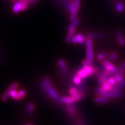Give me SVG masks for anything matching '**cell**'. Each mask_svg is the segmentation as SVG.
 I'll use <instances>...</instances> for the list:
<instances>
[{"label": "cell", "mask_w": 125, "mask_h": 125, "mask_svg": "<svg viewBox=\"0 0 125 125\" xmlns=\"http://www.w3.org/2000/svg\"><path fill=\"white\" fill-rule=\"evenodd\" d=\"M86 59L92 62L94 60L93 42L92 38L89 37H87L86 40Z\"/></svg>", "instance_id": "1"}, {"label": "cell", "mask_w": 125, "mask_h": 125, "mask_svg": "<svg viewBox=\"0 0 125 125\" xmlns=\"http://www.w3.org/2000/svg\"><path fill=\"white\" fill-rule=\"evenodd\" d=\"M43 81L46 83L47 86V89H48V94L49 96L51 97L53 99L56 100L57 99L59 98V95L57 94V92L54 90L53 87L52 85V83L51 82V81H50V79L47 76H45L43 78Z\"/></svg>", "instance_id": "2"}, {"label": "cell", "mask_w": 125, "mask_h": 125, "mask_svg": "<svg viewBox=\"0 0 125 125\" xmlns=\"http://www.w3.org/2000/svg\"><path fill=\"white\" fill-rule=\"evenodd\" d=\"M112 86H112L109 83H108V81H107V82L103 83L102 85H101L99 88L97 89L96 90V93L97 94L100 95L102 93L110 91L112 88Z\"/></svg>", "instance_id": "3"}, {"label": "cell", "mask_w": 125, "mask_h": 125, "mask_svg": "<svg viewBox=\"0 0 125 125\" xmlns=\"http://www.w3.org/2000/svg\"><path fill=\"white\" fill-rule=\"evenodd\" d=\"M64 108L65 111L69 114L70 116H74L77 114V108L74 104V103L67 104Z\"/></svg>", "instance_id": "4"}, {"label": "cell", "mask_w": 125, "mask_h": 125, "mask_svg": "<svg viewBox=\"0 0 125 125\" xmlns=\"http://www.w3.org/2000/svg\"><path fill=\"white\" fill-rule=\"evenodd\" d=\"M104 97H106L107 98H119L122 97L123 96V93L121 92H114V91H109L105 93H102L100 95Z\"/></svg>", "instance_id": "5"}, {"label": "cell", "mask_w": 125, "mask_h": 125, "mask_svg": "<svg viewBox=\"0 0 125 125\" xmlns=\"http://www.w3.org/2000/svg\"><path fill=\"white\" fill-rule=\"evenodd\" d=\"M71 42L73 43H77V44H83L86 43V40L83 35V34L78 33L76 35H74L71 39Z\"/></svg>", "instance_id": "6"}, {"label": "cell", "mask_w": 125, "mask_h": 125, "mask_svg": "<svg viewBox=\"0 0 125 125\" xmlns=\"http://www.w3.org/2000/svg\"><path fill=\"white\" fill-rule=\"evenodd\" d=\"M102 65L104 68L106 69L109 70V71H111L113 74H116L118 71V69H116V67L112 64L111 62H110L109 61L107 60H104L102 62Z\"/></svg>", "instance_id": "7"}, {"label": "cell", "mask_w": 125, "mask_h": 125, "mask_svg": "<svg viewBox=\"0 0 125 125\" xmlns=\"http://www.w3.org/2000/svg\"><path fill=\"white\" fill-rule=\"evenodd\" d=\"M76 75L80 76V77L82 78L83 79H87V78L89 76V75L87 71L85 69V68H84L83 67H82V68H81L80 70H78L76 73Z\"/></svg>", "instance_id": "8"}, {"label": "cell", "mask_w": 125, "mask_h": 125, "mask_svg": "<svg viewBox=\"0 0 125 125\" xmlns=\"http://www.w3.org/2000/svg\"><path fill=\"white\" fill-rule=\"evenodd\" d=\"M117 37H118V40L119 44L121 46H123L125 45V40L124 38V35H123V32L121 31H117Z\"/></svg>", "instance_id": "9"}, {"label": "cell", "mask_w": 125, "mask_h": 125, "mask_svg": "<svg viewBox=\"0 0 125 125\" xmlns=\"http://www.w3.org/2000/svg\"><path fill=\"white\" fill-rule=\"evenodd\" d=\"M21 2L20 1H18L14 4L13 7H12V11L15 13H18L21 11Z\"/></svg>", "instance_id": "10"}, {"label": "cell", "mask_w": 125, "mask_h": 125, "mask_svg": "<svg viewBox=\"0 0 125 125\" xmlns=\"http://www.w3.org/2000/svg\"><path fill=\"white\" fill-rule=\"evenodd\" d=\"M75 32H76V30L75 29L71 30L68 31V34H67L66 37H65V42L67 43H70V42H71V39L73 38V37L74 36L75 34Z\"/></svg>", "instance_id": "11"}, {"label": "cell", "mask_w": 125, "mask_h": 125, "mask_svg": "<svg viewBox=\"0 0 125 125\" xmlns=\"http://www.w3.org/2000/svg\"><path fill=\"white\" fill-rule=\"evenodd\" d=\"M79 22H80V20H79V19L78 18H76L73 20H72L71 24H70L68 27V30L70 31L71 30L75 29L76 27L79 24Z\"/></svg>", "instance_id": "12"}, {"label": "cell", "mask_w": 125, "mask_h": 125, "mask_svg": "<svg viewBox=\"0 0 125 125\" xmlns=\"http://www.w3.org/2000/svg\"><path fill=\"white\" fill-rule=\"evenodd\" d=\"M10 97L15 100H21L19 93L16 90H12L10 91Z\"/></svg>", "instance_id": "13"}, {"label": "cell", "mask_w": 125, "mask_h": 125, "mask_svg": "<svg viewBox=\"0 0 125 125\" xmlns=\"http://www.w3.org/2000/svg\"><path fill=\"white\" fill-rule=\"evenodd\" d=\"M34 109H35V105L32 103H29L26 108V113L27 115H31L33 114Z\"/></svg>", "instance_id": "14"}, {"label": "cell", "mask_w": 125, "mask_h": 125, "mask_svg": "<svg viewBox=\"0 0 125 125\" xmlns=\"http://www.w3.org/2000/svg\"><path fill=\"white\" fill-rule=\"evenodd\" d=\"M94 101L95 102L98 103V104H104V103H108V99L107 98L100 96V97H96L95 98Z\"/></svg>", "instance_id": "15"}, {"label": "cell", "mask_w": 125, "mask_h": 125, "mask_svg": "<svg viewBox=\"0 0 125 125\" xmlns=\"http://www.w3.org/2000/svg\"><path fill=\"white\" fill-rule=\"evenodd\" d=\"M87 37H89L90 38H102L104 37V35L101 33L91 32L87 34Z\"/></svg>", "instance_id": "16"}, {"label": "cell", "mask_w": 125, "mask_h": 125, "mask_svg": "<svg viewBox=\"0 0 125 125\" xmlns=\"http://www.w3.org/2000/svg\"><path fill=\"white\" fill-rule=\"evenodd\" d=\"M9 97H10V91L7 89L5 90V92L3 93L2 96H1V99L3 101H6L8 100Z\"/></svg>", "instance_id": "17"}, {"label": "cell", "mask_w": 125, "mask_h": 125, "mask_svg": "<svg viewBox=\"0 0 125 125\" xmlns=\"http://www.w3.org/2000/svg\"><path fill=\"white\" fill-rule=\"evenodd\" d=\"M40 85L41 88L43 92L46 94H48V89H47V86L44 82V81H40Z\"/></svg>", "instance_id": "18"}, {"label": "cell", "mask_w": 125, "mask_h": 125, "mask_svg": "<svg viewBox=\"0 0 125 125\" xmlns=\"http://www.w3.org/2000/svg\"><path fill=\"white\" fill-rule=\"evenodd\" d=\"M82 79H83L82 78H81L79 76L76 75L75 76H74V77H73V82H74L75 85H79V84L82 83Z\"/></svg>", "instance_id": "19"}, {"label": "cell", "mask_w": 125, "mask_h": 125, "mask_svg": "<svg viewBox=\"0 0 125 125\" xmlns=\"http://www.w3.org/2000/svg\"><path fill=\"white\" fill-rule=\"evenodd\" d=\"M19 83L18 82H14L13 83H12L11 85L9 86L8 87L7 89L9 90V91H10V90H16L19 87Z\"/></svg>", "instance_id": "20"}, {"label": "cell", "mask_w": 125, "mask_h": 125, "mask_svg": "<svg viewBox=\"0 0 125 125\" xmlns=\"http://www.w3.org/2000/svg\"><path fill=\"white\" fill-rule=\"evenodd\" d=\"M57 63H58V65L60 67V68H63V69L67 68V64L66 62L62 59H59L58 62H57Z\"/></svg>", "instance_id": "21"}, {"label": "cell", "mask_w": 125, "mask_h": 125, "mask_svg": "<svg viewBox=\"0 0 125 125\" xmlns=\"http://www.w3.org/2000/svg\"><path fill=\"white\" fill-rule=\"evenodd\" d=\"M124 9V6L123 4L121 2H118L116 4V9L118 12H122Z\"/></svg>", "instance_id": "22"}, {"label": "cell", "mask_w": 125, "mask_h": 125, "mask_svg": "<svg viewBox=\"0 0 125 125\" xmlns=\"http://www.w3.org/2000/svg\"><path fill=\"white\" fill-rule=\"evenodd\" d=\"M18 1H21V2H24L29 5H34L38 2L40 0H18Z\"/></svg>", "instance_id": "23"}, {"label": "cell", "mask_w": 125, "mask_h": 125, "mask_svg": "<svg viewBox=\"0 0 125 125\" xmlns=\"http://www.w3.org/2000/svg\"><path fill=\"white\" fill-rule=\"evenodd\" d=\"M114 77L115 78V79H116V82L118 83H121V82H122L123 81H124V79H123L122 78V76L121 75L119 74H115Z\"/></svg>", "instance_id": "24"}, {"label": "cell", "mask_w": 125, "mask_h": 125, "mask_svg": "<svg viewBox=\"0 0 125 125\" xmlns=\"http://www.w3.org/2000/svg\"><path fill=\"white\" fill-rule=\"evenodd\" d=\"M78 92L77 88L75 87H71L69 89V93L71 96H74Z\"/></svg>", "instance_id": "25"}, {"label": "cell", "mask_w": 125, "mask_h": 125, "mask_svg": "<svg viewBox=\"0 0 125 125\" xmlns=\"http://www.w3.org/2000/svg\"><path fill=\"white\" fill-rule=\"evenodd\" d=\"M108 82L109 83L111 84L112 86H115L117 84V82L116 81V79H115V78L114 77H111V78H109L108 79Z\"/></svg>", "instance_id": "26"}, {"label": "cell", "mask_w": 125, "mask_h": 125, "mask_svg": "<svg viewBox=\"0 0 125 125\" xmlns=\"http://www.w3.org/2000/svg\"><path fill=\"white\" fill-rule=\"evenodd\" d=\"M82 63L83 65H87V66H92V62L89 61L87 59H84L82 60Z\"/></svg>", "instance_id": "27"}, {"label": "cell", "mask_w": 125, "mask_h": 125, "mask_svg": "<svg viewBox=\"0 0 125 125\" xmlns=\"http://www.w3.org/2000/svg\"><path fill=\"white\" fill-rule=\"evenodd\" d=\"M105 57V54L104 53H100L97 54V59L99 61L103 60L104 59V57Z\"/></svg>", "instance_id": "28"}, {"label": "cell", "mask_w": 125, "mask_h": 125, "mask_svg": "<svg viewBox=\"0 0 125 125\" xmlns=\"http://www.w3.org/2000/svg\"><path fill=\"white\" fill-rule=\"evenodd\" d=\"M60 1L62 6L67 9V8L68 7V5H69L70 1H68V0H60Z\"/></svg>", "instance_id": "29"}, {"label": "cell", "mask_w": 125, "mask_h": 125, "mask_svg": "<svg viewBox=\"0 0 125 125\" xmlns=\"http://www.w3.org/2000/svg\"><path fill=\"white\" fill-rule=\"evenodd\" d=\"M29 7V5L27 3L24 2H21V11H24L26 10Z\"/></svg>", "instance_id": "30"}, {"label": "cell", "mask_w": 125, "mask_h": 125, "mask_svg": "<svg viewBox=\"0 0 125 125\" xmlns=\"http://www.w3.org/2000/svg\"><path fill=\"white\" fill-rule=\"evenodd\" d=\"M19 94H20V98H21V100L24 98V97L26 94V90H24V89H21V90H20L19 91Z\"/></svg>", "instance_id": "31"}, {"label": "cell", "mask_w": 125, "mask_h": 125, "mask_svg": "<svg viewBox=\"0 0 125 125\" xmlns=\"http://www.w3.org/2000/svg\"><path fill=\"white\" fill-rule=\"evenodd\" d=\"M117 56H118V55H117L116 53H111L109 56L108 59L109 60H114L116 59Z\"/></svg>", "instance_id": "32"}, {"label": "cell", "mask_w": 125, "mask_h": 125, "mask_svg": "<svg viewBox=\"0 0 125 125\" xmlns=\"http://www.w3.org/2000/svg\"><path fill=\"white\" fill-rule=\"evenodd\" d=\"M118 71L119 72V74L123 76L125 74V71L123 68L121 66H119L118 68Z\"/></svg>", "instance_id": "33"}, {"label": "cell", "mask_w": 125, "mask_h": 125, "mask_svg": "<svg viewBox=\"0 0 125 125\" xmlns=\"http://www.w3.org/2000/svg\"><path fill=\"white\" fill-rule=\"evenodd\" d=\"M81 6V0H75V7L78 10H79Z\"/></svg>", "instance_id": "34"}, {"label": "cell", "mask_w": 125, "mask_h": 125, "mask_svg": "<svg viewBox=\"0 0 125 125\" xmlns=\"http://www.w3.org/2000/svg\"><path fill=\"white\" fill-rule=\"evenodd\" d=\"M60 73H62V74L64 75H67L69 73L68 70H67V68H65V69H63V68H60Z\"/></svg>", "instance_id": "35"}, {"label": "cell", "mask_w": 125, "mask_h": 125, "mask_svg": "<svg viewBox=\"0 0 125 125\" xmlns=\"http://www.w3.org/2000/svg\"><path fill=\"white\" fill-rule=\"evenodd\" d=\"M123 67H125V63H124V64H123Z\"/></svg>", "instance_id": "36"}, {"label": "cell", "mask_w": 125, "mask_h": 125, "mask_svg": "<svg viewBox=\"0 0 125 125\" xmlns=\"http://www.w3.org/2000/svg\"><path fill=\"white\" fill-rule=\"evenodd\" d=\"M12 1H16V0H12Z\"/></svg>", "instance_id": "37"}, {"label": "cell", "mask_w": 125, "mask_h": 125, "mask_svg": "<svg viewBox=\"0 0 125 125\" xmlns=\"http://www.w3.org/2000/svg\"><path fill=\"white\" fill-rule=\"evenodd\" d=\"M27 125H31V124H27Z\"/></svg>", "instance_id": "38"}, {"label": "cell", "mask_w": 125, "mask_h": 125, "mask_svg": "<svg viewBox=\"0 0 125 125\" xmlns=\"http://www.w3.org/2000/svg\"></svg>", "instance_id": "39"}]
</instances>
